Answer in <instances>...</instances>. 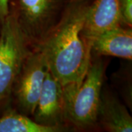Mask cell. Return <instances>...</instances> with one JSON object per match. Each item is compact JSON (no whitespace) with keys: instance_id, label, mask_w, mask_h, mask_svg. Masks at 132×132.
<instances>
[{"instance_id":"cell-1","label":"cell","mask_w":132,"mask_h":132,"mask_svg":"<svg viewBox=\"0 0 132 132\" xmlns=\"http://www.w3.org/2000/svg\"><path fill=\"white\" fill-rule=\"evenodd\" d=\"M87 9L79 6L69 10L43 38L39 48L48 71L62 88L78 87L91 63L92 48L81 34Z\"/></svg>"},{"instance_id":"cell-2","label":"cell","mask_w":132,"mask_h":132,"mask_svg":"<svg viewBox=\"0 0 132 132\" xmlns=\"http://www.w3.org/2000/svg\"><path fill=\"white\" fill-rule=\"evenodd\" d=\"M104 72L101 61L90 63L80 85L63 88L64 116L78 126H89L98 118Z\"/></svg>"},{"instance_id":"cell-3","label":"cell","mask_w":132,"mask_h":132,"mask_svg":"<svg viewBox=\"0 0 132 132\" xmlns=\"http://www.w3.org/2000/svg\"><path fill=\"white\" fill-rule=\"evenodd\" d=\"M27 39L14 13L9 12L0 25V106L11 94L29 54Z\"/></svg>"},{"instance_id":"cell-4","label":"cell","mask_w":132,"mask_h":132,"mask_svg":"<svg viewBox=\"0 0 132 132\" xmlns=\"http://www.w3.org/2000/svg\"><path fill=\"white\" fill-rule=\"evenodd\" d=\"M48 71L42 53L39 50L29 53L13 86L18 103L25 113L34 114Z\"/></svg>"},{"instance_id":"cell-5","label":"cell","mask_w":132,"mask_h":132,"mask_svg":"<svg viewBox=\"0 0 132 132\" xmlns=\"http://www.w3.org/2000/svg\"><path fill=\"white\" fill-rule=\"evenodd\" d=\"M57 10V0H19L15 15L27 38L43 39L54 27Z\"/></svg>"},{"instance_id":"cell-6","label":"cell","mask_w":132,"mask_h":132,"mask_svg":"<svg viewBox=\"0 0 132 132\" xmlns=\"http://www.w3.org/2000/svg\"><path fill=\"white\" fill-rule=\"evenodd\" d=\"M120 0H95L88 7L81 34L92 48L95 38L105 31L120 26Z\"/></svg>"},{"instance_id":"cell-7","label":"cell","mask_w":132,"mask_h":132,"mask_svg":"<svg viewBox=\"0 0 132 132\" xmlns=\"http://www.w3.org/2000/svg\"><path fill=\"white\" fill-rule=\"evenodd\" d=\"M33 114L37 123L55 126H57V123L62 116H64L63 88L49 71L45 76Z\"/></svg>"},{"instance_id":"cell-8","label":"cell","mask_w":132,"mask_h":132,"mask_svg":"<svg viewBox=\"0 0 132 132\" xmlns=\"http://www.w3.org/2000/svg\"><path fill=\"white\" fill-rule=\"evenodd\" d=\"M92 51L101 55L131 60V29L118 26L105 31L95 39Z\"/></svg>"},{"instance_id":"cell-9","label":"cell","mask_w":132,"mask_h":132,"mask_svg":"<svg viewBox=\"0 0 132 132\" xmlns=\"http://www.w3.org/2000/svg\"><path fill=\"white\" fill-rule=\"evenodd\" d=\"M98 116H101L102 123L109 131H132L131 116L126 109L113 98H104L101 100Z\"/></svg>"},{"instance_id":"cell-10","label":"cell","mask_w":132,"mask_h":132,"mask_svg":"<svg viewBox=\"0 0 132 132\" xmlns=\"http://www.w3.org/2000/svg\"><path fill=\"white\" fill-rule=\"evenodd\" d=\"M55 126H46L33 121L14 111H7L0 117V132H55Z\"/></svg>"},{"instance_id":"cell-11","label":"cell","mask_w":132,"mask_h":132,"mask_svg":"<svg viewBox=\"0 0 132 132\" xmlns=\"http://www.w3.org/2000/svg\"><path fill=\"white\" fill-rule=\"evenodd\" d=\"M121 21L129 27L132 24V0H120Z\"/></svg>"},{"instance_id":"cell-12","label":"cell","mask_w":132,"mask_h":132,"mask_svg":"<svg viewBox=\"0 0 132 132\" xmlns=\"http://www.w3.org/2000/svg\"><path fill=\"white\" fill-rule=\"evenodd\" d=\"M9 13L8 0H0V25Z\"/></svg>"}]
</instances>
